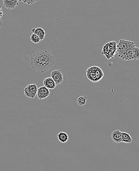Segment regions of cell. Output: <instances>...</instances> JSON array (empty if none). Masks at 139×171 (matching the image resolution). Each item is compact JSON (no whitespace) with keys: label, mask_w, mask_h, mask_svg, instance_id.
<instances>
[{"label":"cell","mask_w":139,"mask_h":171,"mask_svg":"<svg viewBox=\"0 0 139 171\" xmlns=\"http://www.w3.org/2000/svg\"><path fill=\"white\" fill-rule=\"evenodd\" d=\"M38 88L37 86L35 84L28 85L23 90L25 96L29 98H35L37 95Z\"/></svg>","instance_id":"obj_5"},{"label":"cell","mask_w":139,"mask_h":171,"mask_svg":"<svg viewBox=\"0 0 139 171\" xmlns=\"http://www.w3.org/2000/svg\"><path fill=\"white\" fill-rule=\"evenodd\" d=\"M133 50H130L127 52L126 54L122 58V59L125 60H134L133 53Z\"/></svg>","instance_id":"obj_14"},{"label":"cell","mask_w":139,"mask_h":171,"mask_svg":"<svg viewBox=\"0 0 139 171\" xmlns=\"http://www.w3.org/2000/svg\"><path fill=\"white\" fill-rule=\"evenodd\" d=\"M57 139L61 142L64 143L68 142L69 139V136L66 133L61 132L57 135Z\"/></svg>","instance_id":"obj_12"},{"label":"cell","mask_w":139,"mask_h":171,"mask_svg":"<svg viewBox=\"0 0 139 171\" xmlns=\"http://www.w3.org/2000/svg\"><path fill=\"white\" fill-rule=\"evenodd\" d=\"M116 44L115 41L106 44L103 47L101 54L105 56L107 59H113L116 53Z\"/></svg>","instance_id":"obj_4"},{"label":"cell","mask_w":139,"mask_h":171,"mask_svg":"<svg viewBox=\"0 0 139 171\" xmlns=\"http://www.w3.org/2000/svg\"><path fill=\"white\" fill-rule=\"evenodd\" d=\"M134 60H139V48L135 46L133 50Z\"/></svg>","instance_id":"obj_17"},{"label":"cell","mask_w":139,"mask_h":171,"mask_svg":"<svg viewBox=\"0 0 139 171\" xmlns=\"http://www.w3.org/2000/svg\"><path fill=\"white\" fill-rule=\"evenodd\" d=\"M3 6L8 10L16 9L19 4L18 0H3Z\"/></svg>","instance_id":"obj_8"},{"label":"cell","mask_w":139,"mask_h":171,"mask_svg":"<svg viewBox=\"0 0 139 171\" xmlns=\"http://www.w3.org/2000/svg\"><path fill=\"white\" fill-rule=\"evenodd\" d=\"M3 10H2V9L1 6H0V18H1V17H3Z\"/></svg>","instance_id":"obj_19"},{"label":"cell","mask_w":139,"mask_h":171,"mask_svg":"<svg viewBox=\"0 0 139 171\" xmlns=\"http://www.w3.org/2000/svg\"><path fill=\"white\" fill-rule=\"evenodd\" d=\"M44 86L49 90H53L56 87V85L51 77H48L43 80Z\"/></svg>","instance_id":"obj_9"},{"label":"cell","mask_w":139,"mask_h":171,"mask_svg":"<svg viewBox=\"0 0 139 171\" xmlns=\"http://www.w3.org/2000/svg\"><path fill=\"white\" fill-rule=\"evenodd\" d=\"M3 26V23H2V20L0 18V27Z\"/></svg>","instance_id":"obj_21"},{"label":"cell","mask_w":139,"mask_h":171,"mask_svg":"<svg viewBox=\"0 0 139 171\" xmlns=\"http://www.w3.org/2000/svg\"><path fill=\"white\" fill-rule=\"evenodd\" d=\"M86 72L87 78L92 82H98L104 76L103 70L98 66H92L88 68Z\"/></svg>","instance_id":"obj_3"},{"label":"cell","mask_w":139,"mask_h":171,"mask_svg":"<svg viewBox=\"0 0 139 171\" xmlns=\"http://www.w3.org/2000/svg\"><path fill=\"white\" fill-rule=\"evenodd\" d=\"M87 97L86 96H80L77 100L78 104L80 106L85 105L87 102Z\"/></svg>","instance_id":"obj_15"},{"label":"cell","mask_w":139,"mask_h":171,"mask_svg":"<svg viewBox=\"0 0 139 171\" xmlns=\"http://www.w3.org/2000/svg\"><path fill=\"white\" fill-rule=\"evenodd\" d=\"M136 46L135 43L125 40H120L116 44V53L119 58L122 59L127 52L133 50Z\"/></svg>","instance_id":"obj_2"},{"label":"cell","mask_w":139,"mask_h":171,"mask_svg":"<svg viewBox=\"0 0 139 171\" xmlns=\"http://www.w3.org/2000/svg\"><path fill=\"white\" fill-rule=\"evenodd\" d=\"M111 137L113 141L116 143H120L122 142L121 132H120L119 130H114L111 133Z\"/></svg>","instance_id":"obj_10"},{"label":"cell","mask_w":139,"mask_h":171,"mask_svg":"<svg viewBox=\"0 0 139 171\" xmlns=\"http://www.w3.org/2000/svg\"><path fill=\"white\" fill-rule=\"evenodd\" d=\"M39 0H26V4L30 5V4H33L34 3H36L37 2L39 1Z\"/></svg>","instance_id":"obj_18"},{"label":"cell","mask_w":139,"mask_h":171,"mask_svg":"<svg viewBox=\"0 0 139 171\" xmlns=\"http://www.w3.org/2000/svg\"><path fill=\"white\" fill-rule=\"evenodd\" d=\"M55 63V56L53 54L46 50H41L31 56L29 65L34 70L43 73L52 68Z\"/></svg>","instance_id":"obj_1"},{"label":"cell","mask_w":139,"mask_h":171,"mask_svg":"<svg viewBox=\"0 0 139 171\" xmlns=\"http://www.w3.org/2000/svg\"><path fill=\"white\" fill-rule=\"evenodd\" d=\"M51 77L53 79L56 84V86L59 85L63 83L64 78H63V74L61 70H53L51 73Z\"/></svg>","instance_id":"obj_6"},{"label":"cell","mask_w":139,"mask_h":171,"mask_svg":"<svg viewBox=\"0 0 139 171\" xmlns=\"http://www.w3.org/2000/svg\"><path fill=\"white\" fill-rule=\"evenodd\" d=\"M121 139L122 142L124 143H131L133 141L130 135L126 132H121Z\"/></svg>","instance_id":"obj_13"},{"label":"cell","mask_w":139,"mask_h":171,"mask_svg":"<svg viewBox=\"0 0 139 171\" xmlns=\"http://www.w3.org/2000/svg\"><path fill=\"white\" fill-rule=\"evenodd\" d=\"M19 1L21 2H23V3H26V0H18Z\"/></svg>","instance_id":"obj_20"},{"label":"cell","mask_w":139,"mask_h":171,"mask_svg":"<svg viewBox=\"0 0 139 171\" xmlns=\"http://www.w3.org/2000/svg\"><path fill=\"white\" fill-rule=\"evenodd\" d=\"M30 40L34 44L39 43L41 41V40H40L39 37L38 36V35H36V34H34V33L31 34L30 38Z\"/></svg>","instance_id":"obj_16"},{"label":"cell","mask_w":139,"mask_h":171,"mask_svg":"<svg viewBox=\"0 0 139 171\" xmlns=\"http://www.w3.org/2000/svg\"><path fill=\"white\" fill-rule=\"evenodd\" d=\"M32 32L33 33L38 35V36L39 37V38H40L41 41V40H43L45 39L46 33L43 28H40V27L39 28H33L32 29Z\"/></svg>","instance_id":"obj_11"},{"label":"cell","mask_w":139,"mask_h":171,"mask_svg":"<svg viewBox=\"0 0 139 171\" xmlns=\"http://www.w3.org/2000/svg\"><path fill=\"white\" fill-rule=\"evenodd\" d=\"M37 95L39 100H43L48 98L50 95V92L46 87L42 86L38 88Z\"/></svg>","instance_id":"obj_7"}]
</instances>
